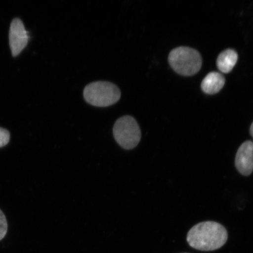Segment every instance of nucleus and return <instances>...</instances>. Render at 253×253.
Returning <instances> with one entry per match:
<instances>
[{
	"mask_svg": "<svg viewBox=\"0 0 253 253\" xmlns=\"http://www.w3.org/2000/svg\"><path fill=\"white\" fill-rule=\"evenodd\" d=\"M228 233L223 225L216 221H207L192 227L186 240L193 249L202 252L219 249L226 244Z\"/></svg>",
	"mask_w": 253,
	"mask_h": 253,
	"instance_id": "1",
	"label": "nucleus"
},
{
	"mask_svg": "<svg viewBox=\"0 0 253 253\" xmlns=\"http://www.w3.org/2000/svg\"><path fill=\"white\" fill-rule=\"evenodd\" d=\"M84 100L93 106L104 107L115 104L121 97V91L109 82L97 81L87 85L84 90Z\"/></svg>",
	"mask_w": 253,
	"mask_h": 253,
	"instance_id": "2",
	"label": "nucleus"
},
{
	"mask_svg": "<svg viewBox=\"0 0 253 253\" xmlns=\"http://www.w3.org/2000/svg\"><path fill=\"white\" fill-rule=\"evenodd\" d=\"M169 61L177 74L190 77L197 74L201 68L202 58L197 50L191 47H176L170 52Z\"/></svg>",
	"mask_w": 253,
	"mask_h": 253,
	"instance_id": "3",
	"label": "nucleus"
},
{
	"mask_svg": "<svg viewBox=\"0 0 253 253\" xmlns=\"http://www.w3.org/2000/svg\"><path fill=\"white\" fill-rule=\"evenodd\" d=\"M113 131L116 142L125 150L133 149L141 140L140 126L130 116H123L117 120Z\"/></svg>",
	"mask_w": 253,
	"mask_h": 253,
	"instance_id": "4",
	"label": "nucleus"
},
{
	"mask_svg": "<svg viewBox=\"0 0 253 253\" xmlns=\"http://www.w3.org/2000/svg\"><path fill=\"white\" fill-rule=\"evenodd\" d=\"M29 39L23 22L18 18L13 19L9 31V46L12 56L16 57L20 54L28 45Z\"/></svg>",
	"mask_w": 253,
	"mask_h": 253,
	"instance_id": "5",
	"label": "nucleus"
},
{
	"mask_svg": "<svg viewBox=\"0 0 253 253\" xmlns=\"http://www.w3.org/2000/svg\"><path fill=\"white\" fill-rule=\"evenodd\" d=\"M235 166L242 175L249 176L253 172V142L246 141L237 150Z\"/></svg>",
	"mask_w": 253,
	"mask_h": 253,
	"instance_id": "6",
	"label": "nucleus"
},
{
	"mask_svg": "<svg viewBox=\"0 0 253 253\" xmlns=\"http://www.w3.org/2000/svg\"><path fill=\"white\" fill-rule=\"evenodd\" d=\"M225 84V79L219 73L212 72L206 76L201 84L202 90L208 94H216Z\"/></svg>",
	"mask_w": 253,
	"mask_h": 253,
	"instance_id": "7",
	"label": "nucleus"
},
{
	"mask_svg": "<svg viewBox=\"0 0 253 253\" xmlns=\"http://www.w3.org/2000/svg\"><path fill=\"white\" fill-rule=\"evenodd\" d=\"M237 59L238 54L235 50L227 49L220 53L218 56L216 62L217 68L224 74H228L235 67Z\"/></svg>",
	"mask_w": 253,
	"mask_h": 253,
	"instance_id": "8",
	"label": "nucleus"
},
{
	"mask_svg": "<svg viewBox=\"0 0 253 253\" xmlns=\"http://www.w3.org/2000/svg\"><path fill=\"white\" fill-rule=\"evenodd\" d=\"M8 230V223L4 213L0 210V241L4 238Z\"/></svg>",
	"mask_w": 253,
	"mask_h": 253,
	"instance_id": "9",
	"label": "nucleus"
},
{
	"mask_svg": "<svg viewBox=\"0 0 253 253\" xmlns=\"http://www.w3.org/2000/svg\"><path fill=\"white\" fill-rule=\"evenodd\" d=\"M10 140V133L7 129L0 127V148L7 145Z\"/></svg>",
	"mask_w": 253,
	"mask_h": 253,
	"instance_id": "10",
	"label": "nucleus"
},
{
	"mask_svg": "<svg viewBox=\"0 0 253 253\" xmlns=\"http://www.w3.org/2000/svg\"><path fill=\"white\" fill-rule=\"evenodd\" d=\"M250 132H251V134L253 138V122L251 126V128H250Z\"/></svg>",
	"mask_w": 253,
	"mask_h": 253,
	"instance_id": "11",
	"label": "nucleus"
},
{
	"mask_svg": "<svg viewBox=\"0 0 253 253\" xmlns=\"http://www.w3.org/2000/svg\"></svg>",
	"mask_w": 253,
	"mask_h": 253,
	"instance_id": "12",
	"label": "nucleus"
}]
</instances>
